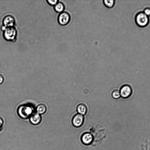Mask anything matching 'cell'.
I'll return each instance as SVG.
<instances>
[{
	"instance_id": "6",
	"label": "cell",
	"mask_w": 150,
	"mask_h": 150,
	"mask_svg": "<svg viewBox=\"0 0 150 150\" xmlns=\"http://www.w3.org/2000/svg\"><path fill=\"white\" fill-rule=\"evenodd\" d=\"M3 26L6 28L14 27L15 24V20L11 15H7L3 19Z\"/></svg>"
},
{
	"instance_id": "13",
	"label": "cell",
	"mask_w": 150,
	"mask_h": 150,
	"mask_svg": "<svg viewBox=\"0 0 150 150\" xmlns=\"http://www.w3.org/2000/svg\"><path fill=\"white\" fill-rule=\"evenodd\" d=\"M54 8L56 12L61 13L63 12L64 9V6L62 3L59 2L54 6Z\"/></svg>"
},
{
	"instance_id": "14",
	"label": "cell",
	"mask_w": 150,
	"mask_h": 150,
	"mask_svg": "<svg viewBox=\"0 0 150 150\" xmlns=\"http://www.w3.org/2000/svg\"><path fill=\"white\" fill-rule=\"evenodd\" d=\"M104 5L107 7L111 8L115 4V1L113 0H104L103 1Z\"/></svg>"
},
{
	"instance_id": "11",
	"label": "cell",
	"mask_w": 150,
	"mask_h": 150,
	"mask_svg": "<svg viewBox=\"0 0 150 150\" xmlns=\"http://www.w3.org/2000/svg\"><path fill=\"white\" fill-rule=\"evenodd\" d=\"M47 108L46 105L43 103L40 104L36 107V112L41 115L45 113L46 111Z\"/></svg>"
},
{
	"instance_id": "12",
	"label": "cell",
	"mask_w": 150,
	"mask_h": 150,
	"mask_svg": "<svg viewBox=\"0 0 150 150\" xmlns=\"http://www.w3.org/2000/svg\"><path fill=\"white\" fill-rule=\"evenodd\" d=\"M77 110L79 114L83 115L86 113L87 108L86 106L84 104H80L78 105Z\"/></svg>"
},
{
	"instance_id": "7",
	"label": "cell",
	"mask_w": 150,
	"mask_h": 150,
	"mask_svg": "<svg viewBox=\"0 0 150 150\" xmlns=\"http://www.w3.org/2000/svg\"><path fill=\"white\" fill-rule=\"evenodd\" d=\"M120 91L121 96L124 98L129 97L132 93V90L131 87L127 85L122 86Z\"/></svg>"
},
{
	"instance_id": "3",
	"label": "cell",
	"mask_w": 150,
	"mask_h": 150,
	"mask_svg": "<svg viewBox=\"0 0 150 150\" xmlns=\"http://www.w3.org/2000/svg\"><path fill=\"white\" fill-rule=\"evenodd\" d=\"M17 34V31L14 26L6 28L3 31L4 38L8 41H15L16 40Z\"/></svg>"
},
{
	"instance_id": "16",
	"label": "cell",
	"mask_w": 150,
	"mask_h": 150,
	"mask_svg": "<svg viewBox=\"0 0 150 150\" xmlns=\"http://www.w3.org/2000/svg\"><path fill=\"white\" fill-rule=\"evenodd\" d=\"M47 3L50 5L53 6L55 5L59 1L57 0H49L46 1Z\"/></svg>"
},
{
	"instance_id": "15",
	"label": "cell",
	"mask_w": 150,
	"mask_h": 150,
	"mask_svg": "<svg viewBox=\"0 0 150 150\" xmlns=\"http://www.w3.org/2000/svg\"><path fill=\"white\" fill-rule=\"evenodd\" d=\"M112 96L115 99L119 98L121 96L120 91L118 90H115L112 93Z\"/></svg>"
},
{
	"instance_id": "8",
	"label": "cell",
	"mask_w": 150,
	"mask_h": 150,
	"mask_svg": "<svg viewBox=\"0 0 150 150\" xmlns=\"http://www.w3.org/2000/svg\"><path fill=\"white\" fill-rule=\"evenodd\" d=\"M84 121V117L82 115L77 114L74 115L72 120L73 125L76 127H81L83 124Z\"/></svg>"
},
{
	"instance_id": "19",
	"label": "cell",
	"mask_w": 150,
	"mask_h": 150,
	"mask_svg": "<svg viewBox=\"0 0 150 150\" xmlns=\"http://www.w3.org/2000/svg\"><path fill=\"white\" fill-rule=\"evenodd\" d=\"M4 124V120L0 116V129L2 127Z\"/></svg>"
},
{
	"instance_id": "4",
	"label": "cell",
	"mask_w": 150,
	"mask_h": 150,
	"mask_svg": "<svg viewBox=\"0 0 150 150\" xmlns=\"http://www.w3.org/2000/svg\"><path fill=\"white\" fill-rule=\"evenodd\" d=\"M70 19L69 14L67 12H63L59 14L57 18L59 23L61 25H64L69 23Z\"/></svg>"
},
{
	"instance_id": "1",
	"label": "cell",
	"mask_w": 150,
	"mask_h": 150,
	"mask_svg": "<svg viewBox=\"0 0 150 150\" xmlns=\"http://www.w3.org/2000/svg\"><path fill=\"white\" fill-rule=\"evenodd\" d=\"M90 132L93 138L92 143L93 146L100 144L106 137V131L105 129L101 128L92 127L90 129Z\"/></svg>"
},
{
	"instance_id": "5",
	"label": "cell",
	"mask_w": 150,
	"mask_h": 150,
	"mask_svg": "<svg viewBox=\"0 0 150 150\" xmlns=\"http://www.w3.org/2000/svg\"><path fill=\"white\" fill-rule=\"evenodd\" d=\"M136 20L138 25L142 27L146 26L148 22L147 16L143 13H140L137 15Z\"/></svg>"
},
{
	"instance_id": "9",
	"label": "cell",
	"mask_w": 150,
	"mask_h": 150,
	"mask_svg": "<svg viewBox=\"0 0 150 150\" xmlns=\"http://www.w3.org/2000/svg\"><path fill=\"white\" fill-rule=\"evenodd\" d=\"M81 140L82 143L85 145H89L92 144L93 137L91 133L86 132L81 136Z\"/></svg>"
},
{
	"instance_id": "2",
	"label": "cell",
	"mask_w": 150,
	"mask_h": 150,
	"mask_svg": "<svg viewBox=\"0 0 150 150\" xmlns=\"http://www.w3.org/2000/svg\"><path fill=\"white\" fill-rule=\"evenodd\" d=\"M34 108L30 104H25L20 105L18 108L17 112L19 117L23 119L30 117L34 112Z\"/></svg>"
},
{
	"instance_id": "18",
	"label": "cell",
	"mask_w": 150,
	"mask_h": 150,
	"mask_svg": "<svg viewBox=\"0 0 150 150\" xmlns=\"http://www.w3.org/2000/svg\"><path fill=\"white\" fill-rule=\"evenodd\" d=\"M4 76L0 74V84H1L4 81Z\"/></svg>"
},
{
	"instance_id": "17",
	"label": "cell",
	"mask_w": 150,
	"mask_h": 150,
	"mask_svg": "<svg viewBox=\"0 0 150 150\" xmlns=\"http://www.w3.org/2000/svg\"><path fill=\"white\" fill-rule=\"evenodd\" d=\"M144 13L147 16L150 15V9H146L144 11Z\"/></svg>"
},
{
	"instance_id": "10",
	"label": "cell",
	"mask_w": 150,
	"mask_h": 150,
	"mask_svg": "<svg viewBox=\"0 0 150 150\" xmlns=\"http://www.w3.org/2000/svg\"><path fill=\"white\" fill-rule=\"evenodd\" d=\"M42 120L41 115L37 112H34L30 117V121L34 125L39 124Z\"/></svg>"
}]
</instances>
